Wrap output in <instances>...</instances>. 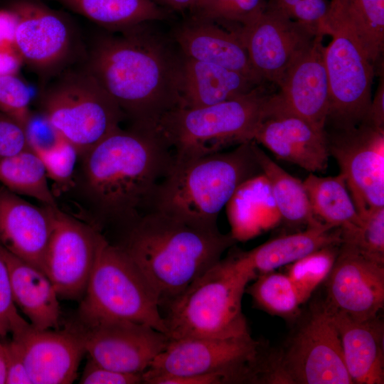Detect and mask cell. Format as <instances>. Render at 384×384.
I'll return each mask as SVG.
<instances>
[{"mask_svg": "<svg viewBox=\"0 0 384 384\" xmlns=\"http://www.w3.org/2000/svg\"><path fill=\"white\" fill-rule=\"evenodd\" d=\"M173 162L155 130L119 127L80 154L65 193L79 208L75 216L115 237L149 210Z\"/></svg>", "mask_w": 384, "mask_h": 384, "instance_id": "1", "label": "cell"}, {"mask_svg": "<svg viewBox=\"0 0 384 384\" xmlns=\"http://www.w3.org/2000/svg\"><path fill=\"white\" fill-rule=\"evenodd\" d=\"M173 42L145 23L107 31L92 44L85 67L132 127L155 130L166 113L181 107L182 54Z\"/></svg>", "mask_w": 384, "mask_h": 384, "instance_id": "2", "label": "cell"}, {"mask_svg": "<svg viewBox=\"0 0 384 384\" xmlns=\"http://www.w3.org/2000/svg\"><path fill=\"white\" fill-rule=\"evenodd\" d=\"M110 242L149 280L161 311L236 242L218 228L196 226L156 210L144 213Z\"/></svg>", "mask_w": 384, "mask_h": 384, "instance_id": "3", "label": "cell"}, {"mask_svg": "<svg viewBox=\"0 0 384 384\" xmlns=\"http://www.w3.org/2000/svg\"><path fill=\"white\" fill-rule=\"evenodd\" d=\"M252 142L173 164L159 183L149 210L187 223L218 228L217 219L239 185L259 174ZM148 210V211H149Z\"/></svg>", "mask_w": 384, "mask_h": 384, "instance_id": "4", "label": "cell"}, {"mask_svg": "<svg viewBox=\"0 0 384 384\" xmlns=\"http://www.w3.org/2000/svg\"><path fill=\"white\" fill-rule=\"evenodd\" d=\"M256 277L238 252L220 260L164 309L166 335L178 340L250 334L242 299Z\"/></svg>", "mask_w": 384, "mask_h": 384, "instance_id": "5", "label": "cell"}, {"mask_svg": "<svg viewBox=\"0 0 384 384\" xmlns=\"http://www.w3.org/2000/svg\"><path fill=\"white\" fill-rule=\"evenodd\" d=\"M272 85L262 83L245 95L210 106L176 108L160 119L155 131L175 162L254 141L267 104L274 93Z\"/></svg>", "mask_w": 384, "mask_h": 384, "instance_id": "6", "label": "cell"}, {"mask_svg": "<svg viewBox=\"0 0 384 384\" xmlns=\"http://www.w3.org/2000/svg\"><path fill=\"white\" fill-rule=\"evenodd\" d=\"M76 317L129 321L166 334L155 289L127 254L106 238L99 248Z\"/></svg>", "mask_w": 384, "mask_h": 384, "instance_id": "7", "label": "cell"}, {"mask_svg": "<svg viewBox=\"0 0 384 384\" xmlns=\"http://www.w3.org/2000/svg\"><path fill=\"white\" fill-rule=\"evenodd\" d=\"M42 87L38 111L80 154L125 119L117 103L85 67L62 71Z\"/></svg>", "mask_w": 384, "mask_h": 384, "instance_id": "8", "label": "cell"}, {"mask_svg": "<svg viewBox=\"0 0 384 384\" xmlns=\"http://www.w3.org/2000/svg\"><path fill=\"white\" fill-rule=\"evenodd\" d=\"M269 355L250 334L218 338L169 340L142 373V383L158 376L224 375L229 383H262Z\"/></svg>", "mask_w": 384, "mask_h": 384, "instance_id": "9", "label": "cell"}, {"mask_svg": "<svg viewBox=\"0 0 384 384\" xmlns=\"http://www.w3.org/2000/svg\"><path fill=\"white\" fill-rule=\"evenodd\" d=\"M264 383L353 384L332 314L315 307L286 348L270 354Z\"/></svg>", "mask_w": 384, "mask_h": 384, "instance_id": "10", "label": "cell"}, {"mask_svg": "<svg viewBox=\"0 0 384 384\" xmlns=\"http://www.w3.org/2000/svg\"><path fill=\"white\" fill-rule=\"evenodd\" d=\"M65 327L80 337L94 361L122 373L142 374L169 342L164 333L129 321L75 316Z\"/></svg>", "mask_w": 384, "mask_h": 384, "instance_id": "11", "label": "cell"}, {"mask_svg": "<svg viewBox=\"0 0 384 384\" xmlns=\"http://www.w3.org/2000/svg\"><path fill=\"white\" fill-rule=\"evenodd\" d=\"M331 37L324 48L329 84L325 125L330 123L336 131H347L366 119L375 68L349 37L341 33H334Z\"/></svg>", "mask_w": 384, "mask_h": 384, "instance_id": "12", "label": "cell"}, {"mask_svg": "<svg viewBox=\"0 0 384 384\" xmlns=\"http://www.w3.org/2000/svg\"><path fill=\"white\" fill-rule=\"evenodd\" d=\"M51 210L53 229L45 255L43 272L58 297L80 302L105 237L59 206H52Z\"/></svg>", "mask_w": 384, "mask_h": 384, "instance_id": "13", "label": "cell"}, {"mask_svg": "<svg viewBox=\"0 0 384 384\" xmlns=\"http://www.w3.org/2000/svg\"><path fill=\"white\" fill-rule=\"evenodd\" d=\"M14 49L22 63L42 80V87L65 68L71 58L73 32L65 16L40 0H16Z\"/></svg>", "mask_w": 384, "mask_h": 384, "instance_id": "14", "label": "cell"}, {"mask_svg": "<svg viewBox=\"0 0 384 384\" xmlns=\"http://www.w3.org/2000/svg\"><path fill=\"white\" fill-rule=\"evenodd\" d=\"M326 138L359 215L383 207L384 130L361 124Z\"/></svg>", "mask_w": 384, "mask_h": 384, "instance_id": "15", "label": "cell"}, {"mask_svg": "<svg viewBox=\"0 0 384 384\" xmlns=\"http://www.w3.org/2000/svg\"><path fill=\"white\" fill-rule=\"evenodd\" d=\"M324 305L331 313L355 321L378 316L384 306V263L342 242L327 277Z\"/></svg>", "mask_w": 384, "mask_h": 384, "instance_id": "16", "label": "cell"}, {"mask_svg": "<svg viewBox=\"0 0 384 384\" xmlns=\"http://www.w3.org/2000/svg\"><path fill=\"white\" fill-rule=\"evenodd\" d=\"M319 36H323L267 9L240 33L255 74L263 82L277 87Z\"/></svg>", "mask_w": 384, "mask_h": 384, "instance_id": "17", "label": "cell"}, {"mask_svg": "<svg viewBox=\"0 0 384 384\" xmlns=\"http://www.w3.org/2000/svg\"><path fill=\"white\" fill-rule=\"evenodd\" d=\"M253 140L279 159L311 173L327 168L330 154L325 132L287 108L275 92L267 104Z\"/></svg>", "mask_w": 384, "mask_h": 384, "instance_id": "18", "label": "cell"}, {"mask_svg": "<svg viewBox=\"0 0 384 384\" xmlns=\"http://www.w3.org/2000/svg\"><path fill=\"white\" fill-rule=\"evenodd\" d=\"M32 384L73 383L86 353L80 337L71 329L39 330L26 323L12 334Z\"/></svg>", "mask_w": 384, "mask_h": 384, "instance_id": "19", "label": "cell"}, {"mask_svg": "<svg viewBox=\"0 0 384 384\" xmlns=\"http://www.w3.org/2000/svg\"><path fill=\"white\" fill-rule=\"evenodd\" d=\"M52 206H38L0 186V245L43 272L53 229Z\"/></svg>", "mask_w": 384, "mask_h": 384, "instance_id": "20", "label": "cell"}, {"mask_svg": "<svg viewBox=\"0 0 384 384\" xmlns=\"http://www.w3.org/2000/svg\"><path fill=\"white\" fill-rule=\"evenodd\" d=\"M324 36L293 63L278 85L277 98L287 108L325 132L329 110V84L324 60Z\"/></svg>", "mask_w": 384, "mask_h": 384, "instance_id": "21", "label": "cell"}, {"mask_svg": "<svg viewBox=\"0 0 384 384\" xmlns=\"http://www.w3.org/2000/svg\"><path fill=\"white\" fill-rule=\"evenodd\" d=\"M171 39L185 57L215 64L265 82L254 72L240 35L212 21L192 16L173 29Z\"/></svg>", "mask_w": 384, "mask_h": 384, "instance_id": "22", "label": "cell"}, {"mask_svg": "<svg viewBox=\"0 0 384 384\" xmlns=\"http://www.w3.org/2000/svg\"><path fill=\"white\" fill-rule=\"evenodd\" d=\"M330 313L339 332L345 364L353 383L383 384L384 326L381 319L378 316L355 321Z\"/></svg>", "mask_w": 384, "mask_h": 384, "instance_id": "23", "label": "cell"}, {"mask_svg": "<svg viewBox=\"0 0 384 384\" xmlns=\"http://www.w3.org/2000/svg\"><path fill=\"white\" fill-rule=\"evenodd\" d=\"M262 83L241 73L182 55L180 107L215 105L245 95Z\"/></svg>", "mask_w": 384, "mask_h": 384, "instance_id": "24", "label": "cell"}, {"mask_svg": "<svg viewBox=\"0 0 384 384\" xmlns=\"http://www.w3.org/2000/svg\"><path fill=\"white\" fill-rule=\"evenodd\" d=\"M2 247V246H1ZM7 264L13 299L39 330L60 329V310L58 294L46 274L2 247Z\"/></svg>", "mask_w": 384, "mask_h": 384, "instance_id": "25", "label": "cell"}, {"mask_svg": "<svg viewBox=\"0 0 384 384\" xmlns=\"http://www.w3.org/2000/svg\"><path fill=\"white\" fill-rule=\"evenodd\" d=\"M329 1V35L341 33L349 37L375 68L384 50V0Z\"/></svg>", "mask_w": 384, "mask_h": 384, "instance_id": "26", "label": "cell"}, {"mask_svg": "<svg viewBox=\"0 0 384 384\" xmlns=\"http://www.w3.org/2000/svg\"><path fill=\"white\" fill-rule=\"evenodd\" d=\"M225 208L230 233L236 242L254 238L282 220L268 180L262 172L241 183Z\"/></svg>", "mask_w": 384, "mask_h": 384, "instance_id": "27", "label": "cell"}, {"mask_svg": "<svg viewBox=\"0 0 384 384\" xmlns=\"http://www.w3.org/2000/svg\"><path fill=\"white\" fill-rule=\"evenodd\" d=\"M342 242L340 228L320 223L304 231L270 240L250 251L238 252L257 276L288 265L323 247Z\"/></svg>", "mask_w": 384, "mask_h": 384, "instance_id": "28", "label": "cell"}, {"mask_svg": "<svg viewBox=\"0 0 384 384\" xmlns=\"http://www.w3.org/2000/svg\"><path fill=\"white\" fill-rule=\"evenodd\" d=\"M55 1L110 31L165 20L169 16V13L152 0Z\"/></svg>", "mask_w": 384, "mask_h": 384, "instance_id": "29", "label": "cell"}, {"mask_svg": "<svg viewBox=\"0 0 384 384\" xmlns=\"http://www.w3.org/2000/svg\"><path fill=\"white\" fill-rule=\"evenodd\" d=\"M314 215L321 222L341 230V235L356 231L362 220L339 174L322 177L310 174L303 181Z\"/></svg>", "mask_w": 384, "mask_h": 384, "instance_id": "30", "label": "cell"}, {"mask_svg": "<svg viewBox=\"0 0 384 384\" xmlns=\"http://www.w3.org/2000/svg\"><path fill=\"white\" fill-rule=\"evenodd\" d=\"M256 161L270 183L282 219L294 225H315L320 221L314 214L303 181L289 174L252 142Z\"/></svg>", "mask_w": 384, "mask_h": 384, "instance_id": "31", "label": "cell"}, {"mask_svg": "<svg viewBox=\"0 0 384 384\" xmlns=\"http://www.w3.org/2000/svg\"><path fill=\"white\" fill-rule=\"evenodd\" d=\"M0 183L11 191L36 199L44 206H58L44 164L30 149L0 159Z\"/></svg>", "mask_w": 384, "mask_h": 384, "instance_id": "32", "label": "cell"}, {"mask_svg": "<svg viewBox=\"0 0 384 384\" xmlns=\"http://www.w3.org/2000/svg\"><path fill=\"white\" fill-rule=\"evenodd\" d=\"M255 279L247 292L256 307L284 319H292L299 314L302 303L287 274L272 271L258 274Z\"/></svg>", "mask_w": 384, "mask_h": 384, "instance_id": "33", "label": "cell"}, {"mask_svg": "<svg viewBox=\"0 0 384 384\" xmlns=\"http://www.w3.org/2000/svg\"><path fill=\"white\" fill-rule=\"evenodd\" d=\"M340 245L323 247L288 265L287 275L294 284L302 304L327 279Z\"/></svg>", "mask_w": 384, "mask_h": 384, "instance_id": "34", "label": "cell"}, {"mask_svg": "<svg viewBox=\"0 0 384 384\" xmlns=\"http://www.w3.org/2000/svg\"><path fill=\"white\" fill-rule=\"evenodd\" d=\"M267 0H208L192 16L212 21L240 35L265 11Z\"/></svg>", "mask_w": 384, "mask_h": 384, "instance_id": "35", "label": "cell"}, {"mask_svg": "<svg viewBox=\"0 0 384 384\" xmlns=\"http://www.w3.org/2000/svg\"><path fill=\"white\" fill-rule=\"evenodd\" d=\"M266 9L303 24L319 35H329V0H267Z\"/></svg>", "mask_w": 384, "mask_h": 384, "instance_id": "36", "label": "cell"}, {"mask_svg": "<svg viewBox=\"0 0 384 384\" xmlns=\"http://www.w3.org/2000/svg\"><path fill=\"white\" fill-rule=\"evenodd\" d=\"M361 227L354 233L342 235L343 242L353 245L371 258L384 263V206L360 215Z\"/></svg>", "mask_w": 384, "mask_h": 384, "instance_id": "37", "label": "cell"}, {"mask_svg": "<svg viewBox=\"0 0 384 384\" xmlns=\"http://www.w3.org/2000/svg\"><path fill=\"white\" fill-rule=\"evenodd\" d=\"M36 154L44 164L48 179L56 186L55 196L65 193L73 183L80 156L78 150L63 139L55 148Z\"/></svg>", "mask_w": 384, "mask_h": 384, "instance_id": "38", "label": "cell"}, {"mask_svg": "<svg viewBox=\"0 0 384 384\" xmlns=\"http://www.w3.org/2000/svg\"><path fill=\"white\" fill-rule=\"evenodd\" d=\"M31 98L29 87L16 74L0 75V112L24 126L31 112Z\"/></svg>", "mask_w": 384, "mask_h": 384, "instance_id": "39", "label": "cell"}, {"mask_svg": "<svg viewBox=\"0 0 384 384\" xmlns=\"http://www.w3.org/2000/svg\"><path fill=\"white\" fill-rule=\"evenodd\" d=\"M26 323L15 306L9 268L0 245V338L12 334Z\"/></svg>", "mask_w": 384, "mask_h": 384, "instance_id": "40", "label": "cell"}, {"mask_svg": "<svg viewBox=\"0 0 384 384\" xmlns=\"http://www.w3.org/2000/svg\"><path fill=\"white\" fill-rule=\"evenodd\" d=\"M28 148L36 153L50 150L64 139L40 111H31L24 125Z\"/></svg>", "mask_w": 384, "mask_h": 384, "instance_id": "41", "label": "cell"}, {"mask_svg": "<svg viewBox=\"0 0 384 384\" xmlns=\"http://www.w3.org/2000/svg\"><path fill=\"white\" fill-rule=\"evenodd\" d=\"M28 149L24 126L11 116L0 112V159Z\"/></svg>", "mask_w": 384, "mask_h": 384, "instance_id": "42", "label": "cell"}, {"mask_svg": "<svg viewBox=\"0 0 384 384\" xmlns=\"http://www.w3.org/2000/svg\"><path fill=\"white\" fill-rule=\"evenodd\" d=\"M81 384H138L142 374L127 373L103 367L89 357L79 380Z\"/></svg>", "mask_w": 384, "mask_h": 384, "instance_id": "43", "label": "cell"}, {"mask_svg": "<svg viewBox=\"0 0 384 384\" xmlns=\"http://www.w3.org/2000/svg\"><path fill=\"white\" fill-rule=\"evenodd\" d=\"M4 345L6 363V384H32L16 344L11 340Z\"/></svg>", "mask_w": 384, "mask_h": 384, "instance_id": "44", "label": "cell"}, {"mask_svg": "<svg viewBox=\"0 0 384 384\" xmlns=\"http://www.w3.org/2000/svg\"><path fill=\"white\" fill-rule=\"evenodd\" d=\"M16 16L9 9L0 10V47L14 49Z\"/></svg>", "mask_w": 384, "mask_h": 384, "instance_id": "45", "label": "cell"}, {"mask_svg": "<svg viewBox=\"0 0 384 384\" xmlns=\"http://www.w3.org/2000/svg\"><path fill=\"white\" fill-rule=\"evenodd\" d=\"M384 86L380 82L376 95L372 100L370 107L363 124L369 125L378 129L384 130Z\"/></svg>", "mask_w": 384, "mask_h": 384, "instance_id": "46", "label": "cell"}, {"mask_svg": "<svg viewBox=\"0 0 384 384\" xmlns=\"http://www.w3.org/2000/svg\"><path fill=\"white\" fill-rule=\"evenodd\" d=\"M22 60L13 48L0 47V75L17 74Z\"/></svg>", "mask_w": 384, "mask_h": 384, "instance_id": "47", "label": "cell"}, {"mask_svg": "<svg viewBox=\"0 0 384 384\" xmlns=\"http://www.w3.org/2000/svg\"><path fill=\"white\" fill-rule=\"evenodd\" d=\"M159 3L169 7L171 9L183 11L186 10L193 11L194 0H156Z\"/></svg>", "mask_w": 384, "mask_h": 384, "instance_id": "48", "label": "cell"}, {"mask_svg": "<svg viewBox=\"0 0 384 384\" xmlns=\"http://www.w3.org/2000/svg\"><path fill=\"white\" fill-rule=\"evenodd\" d=\"M6 363L4 345L0 343V384H6Z\"/></svg>", "mask_w": 384, "mask_h": 384, "instance_id": "49", "label": "cell"}, {"mask_svg": "<svg viewBox=\"0 0 384 384\" xmlns=\"http://www.w3.org/2000/svg\"><path fill=\"white\" fill-rule=\"evenodd\" d=\"M208 0H194V6L192 12L194 13L200 9Z\"/></svg>", "mask_w": 384, "mask_h": 384, "instance_id": "50", "label": "cell"}]
</instances>
